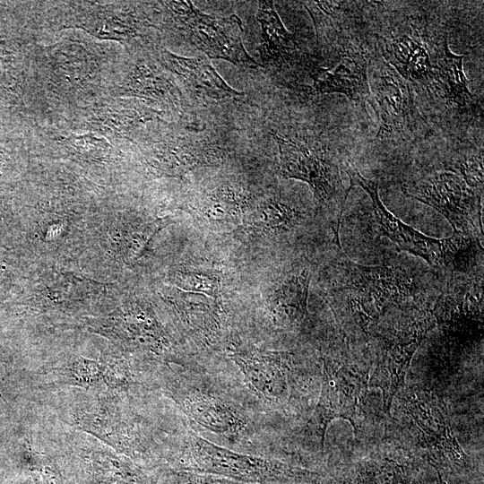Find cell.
<instances>
[{
  "mask_svg": "<svg viewBox=\"0 0 484 484\" xmlns=\"http://www.w3.org/2000/svg\"><path fill=\"white\" fill-rule=\"evenodd\" d=\"M346 172L350 183L349 192L351 187L359 186L368 194L381 235L390 238L401 249L420 256L435 268L454 270L466 265L476 239L458 234L442 239L426 236L402 222L385 207L376 181L363 177L350 166L347 167Z\"/></svg>",
  "mask_w": 484,
  "mask_h": 484,
  "instance_id": "obj_1",
  "label": "cell"
},
{
  "mask_svg": "<svg viewBox=\"0 0 484 484\" xmlns=\"http://www.w3.org/2000/svg\"><path fill=\"white\" fill-rule=\"evenodd\" d=\"M332 286L333 299L366 328L387 306L408 291L407 281L389 266H365L345 258Z\"/></svg>",
  "mask_w": 484,
  "mask_h": 484,
  "instance_id": "obj_2",
  "label": "cell"
},
{
  "mask_svg": "<svg viewBox=\"0 0 484 484\" xmlns=\"http://www.w3.org/2000/svg\"><path fill=\"white\" fill-rule=\"evenodd\" d=\"M403 193L442 213L454 234L477 239L482 235L480 194L454 171L433 174L413 185L402 186Z\"/></svg>",
  "mask_w": 484,
  "mask_h": 484,
  "instance_id": "obj_3",
  "label": "cell"
},
{
  "mask_svg": "<svg viewBox=\"0 0 484 484\" xmlns=\"http://www.w3.org/2000/svg\"><path fill=\"white\" fill-rule=\"evenodd\" d=\"M279 148L280 173L304 181L311 187L315 203L336 209L341 216L348 193L339 169L320 147L272 134Z\"/></svg>",
  "mask_w": 484,
  "mask_h": 484,
  "instance_id": "obj_4",
  "label": "cell"
},
{
  "mask_svg": "<svg viewBox=\"0 0 484 484\" xmlns=\"http://www.w3.org/2000/svg\"><path fill=\"white\" fill-rule=\"evenodd\" d=\"M192 43L210 58H220L240 66L255 68L260 65L246 51L241 39L242 22L233 14L217 19L198 10L190 1L165 2Z\"/></svg>",
  "mask_w": 484,
  "mask_h": 484,
  "instance_id": "obj_5",
  "label": "cell"
},
{
  "mask_svg": "<svg viewBox=\"0 0 484 484\" xmlns=\"http://www.w3.org/2000/svg\"><path fill=\"white\" fill-rule=\"evenodd\" d=\"M185 445V455L199 471L254 482L288 480L298 473L278 461L236 453L194 434L187 437Z\"/></svg>",
  "mask_w": 484,
  "mask_h": 484,
  "instance_id": "obj_6",
  "label": "cell"
},
{
  "mask_svg": "<svg viewBox=\"0 0 484 484\" xmlns=\"http://www.w3.org/2000/svg\"><path fill=\"white\" fill-rule=\"evenodd\" d=\"M75 427L110 445L120 454L134 455L143 448L141 434L123 411L115 392L82 403L73 415Z\"/></svg>",
  "mask_w": 484,
  "mask_h": 484,
  "instance_id": "obj_7",
  "label": "cell"
},
{
  "mask_svg": "<svg viewBox=\"0 0 484 484\" xmlns=\"http://www.w3.org/2000/svg\"><path fill=\"white\" fill-rule=\"evenodd\" d=\"M362 379L344 367L324 360L321 393L314 418L324 447L328 424L335 419L349 420L355 432L359 424V406L364 393Z\"/></svg>",
  "mask_w": 484,
  "mask_h": 484,
  "instance_id": "obj_8",
  "label": "cell"
},
{
  "mask_svg": "<svg viewBox=\"0 0 484 484\" xmlns=\"http://www.w3.org/2000/svg\"><path fill=\"white\" fill-rule=\"evenodd\" d=\"M428 317L414 321L410 327L395 330L386 339L369 382L382 390L384 409L389 413L393 399L402 386L411 361L429 328Z\"/></svg>",
  "mask_w": 484,
  "mask_h": 484,
  "instance_id": "obj_9",
  "label": "cell"
},
{
  "mask_svg": "<svg viewBox=\"0 0 484 484\" xmlns=\"http://www.w3.org/2000/svg\"><path fill=\"white\" fill-rule=\"evenodd\" d=\"M374 73L371 89L379 108L381 125L378 137L402 134L415 122V105L409 82L385 61Z\"/></svg>",
  "mask_w": 484,
  "mask_h": 484,
  "instance_id": "obj_10",
  "label": "cell"
},
{
  "mask_svg": "<svg viewBox=\"0 0 484 484\" xmlns=\"http://www.w3.org/2000/svg\"><path fill=\"white\" fill-rule=\"evenodd\" d=\"M229 356L249 387L263 400L276 402L288 393L290 353L245 347L234 350Z\"/></svg>",
  "mask_w": 484,
  "mask_h": 484,
  "instance_id": "obj_11",
  "label": "cell"
},
{
  "mask_svg": "<svg viewBox=\"0 0 484 484\" xmlns=\"http://www.w3.org/2000/svg\"><path fill=\"white\" fill-rule=\"evenodd\" d=\"M409 413L429 450H437L431 464L437 473L460 472L469 466L468 456L458 445L445 418L435 401L416 400L409 404Z\"/></svg>",
  "mask_w": 484,
  "mask_h": 484,
  "instance_id": "obj_12",
  "label": "cell"
},
{
  "mask_svg": "<svg viewBox=\"0 0 484 484\" xmlns=\"http://www.w3.org/2000/svg\"><path fill=\"white\" fill-rule=\"evenodd\" d=\"M176 399L189 419L218 436L235 439L247 428V419L242 411L220 396L189 390Z\"/></svg>",
  "mask_w": 484,
  "mask_h": 484,
  "instance_id": "obj_13",
  "label": "cell"
},
{
  "mask_svg": "<svg viewBox=\"0 0 484 484\" xmlns=\"http://www.w3.org/2000/svg\"><path fill=\"white\" fill-rule=\"evenodd\" d=\"M313 82L318 93H341L363 105L370 95L367 61L358 53L342 56L333 67L318 69Z\"/></svg>",
  "mask_w": 484,
  "mask_h": 484,
  "instance_id": "obj_14",
  "label": "cell"
},
{
  "mask_svg": "<svg viewBox=\"0 0 484 484\" xmlns=\"http://www.w3.org/2000/svg\"><path fill=\"white\" fill-rule=\"evenodd\" d=\"M161 59L168 69L183 78L197 93L217 99H237L244 95L231 88L204 58L178 56L165 50Z\"/></svg>",
  "mask_w": 484,
  "mask_h": 484,
  "instance_id": "obj_15",
  "label": "cell"
},
{
  "mask_svg": "<svg viewBox=\"0 0 484 484\" xmlns=\"http://www.w3.org/2000/svg\"><path fill=\"white\" fill-rule=\"evenodd\" d=\"M380 51L388 65L407 82L423 83L432 76V65L426 48L407 34L382 38Z\"/></svg>",
  "mask_w": 484,
  "mask_h": 484,
  "instance_id": "obj_16",
  "label": "cell"
},
{
  "mask_svg": "<svg viewBox=\"0 0 484 484\" xmlns=\"http://www.w3.org/2000/svg\"><path fill=\"white\" fill-rule=\"evenodd\" d=\"M256 19L261 24L262 39L258 48L263 61L281 66L296 49L294 37L284 27L272 1H260Z\"/></svg>",
  "mask_w": 484,
  "mask_h": 484,
  "instance_id": "obj_17",
  "label": "cell"
},
{
  "mask_svg": "<svg viewBox=\"0 0 484 484\" xmlns=\"http://www.w3.org/2000/svg\"><path fill=\"white\" fill-rule=\"evenodd\" d=\"M250 194L242 187L224 185L208 194L194 208L199 220L212 226L228 227L242 220Z\"/></svg>",
  "mask_w": 484,
  "mask_h": 484,
  "instance_id": "obj_18",
  "label": "cell"
},
{
  "mask_svg": "<svg viewBox=\"0 0 484 484\" xmlns=\"http://www.w3.org/2000/svg\"><path fill=\"white\" fill-rule=\"evenodd\" d=\"M309 281V271L303 269L281 281L270 294L269 308L275 322L294 323L304 319L307 312Z\"/></svg>",
  "mask_w": 484,
  "mask_h": 484,
  "instance_id": "obj_19",
  "label": "cell"
},
{
  "mask_svg": "<svg viewBox=\"0 0 484 484\" xmlns=\"http://www.w3.org/2000/svg\"><path fill=\"white\" fill-rule=\"evenodd\" d=\"M464 56L453 53L445 37L441 50L432 66V77L437 82L447 103L457 108L466 107L472 99L469 81L463 71Z\"/></svg>",
  "mask_w": 484,
  "mask_h": 484,
  "instance_id": "obj_20",
  "label": "cell"
},
{
  "mask_svg": "<svg viewBox=\"0 0 484 484\" xmlns=\"http://www.w3.org/2000/svg\"><path fill=\"white\" fill-rule=\"evenodd\" d=\"M223 153L219 146L204 140L182 138L167 145L162 152L161 167L169 174L182 176L195 168L213 164Z\"/></svg>",
  "mask_w": 484,
  "mask_h": 484,
  "instance_id": "obj_21",
  "label": "cell"
},
{
  "mask_svg": "<svg viewBox=\"0 0 484 484\" xmlns=\"http://www.w3.org/2000/svg\"><path fill=\"white\" fill-rule=\"evenodd\" d=\"M83 449V459L99 484H137L136 470L126 460L91 441Z\"/></svg>",
  "mask_w": 484,
  "mask_h": 484,
  "instance_id": "obj_22",
  "label": "cell"
},
{
  "mask_svg": "<svg viewBox=\"0 0 484 484\" xmlns=\"http://www.w3.org/2000/svg\"><path fill=\"white\" fill-rule=\"evenodd\" d=\"M301 219L300 212L271 198L262 203L249 216L247 226L261 233H277L291 229Z\"/></svg>",
  "mask_w": 484,
  "mask_h": 484,
  "instance_id": "obj_23",
  "label": "cell"
},
{
  "mask_svg": "<svg viewBox=\"0 0 484 484\" xmlns=\"http://www.w3.org/2000/svg\"><path fill=\"white\" fill-rule=\"evenodd\" d=\"M128 91L134 95L166 106L177 107L180 102V92L165 77L144 66L137 68Z\"/></svg>",
  "mask_w": 484,
  "mask_h": 484,
  "instance_id": "obj_24",
  "label": "cell"
},
{
  "mask_svg": "<svg viewBox=\"0 0 484 484\" xmlns=\"http://www.w3.org/2000/svg\"><path fill=\"white\" fill-rule=\"evenodd\" d=\"M58 371L56 375L60 382L68 385L90 389L103 384L102 364L93 359L77 358Z\"/></svg>",
  "mask_w": 484,
  "mask_h": 484,
  "instance_id": "obj_25",
  "label": "cell"
},
{
  "mask_svg": "<svg viewBox=\"0 0 484 484\" xmlns=\"http://www.w3.org/2000/svg\"><path fill=\"white\" fill-rule=\"evenodd\" d=\"M181 286L186 290L204 293L215 298L218 292V280L201 272H186L179 277Z\"/></svg>",
  "mask_w": 484,
  "mask_h": 484,
  "instance_id": "obj_26",
  "label": "cell"
},
{
  "mask_svg": "<svg viewBox=\"0 0 484 484\" xmlns=\"http://www.w3.org/2000/svg\"><path fill=\"white\" fill-rule=\"evenodd\" d=\"M165 484H232L228 481L196 476L188 473H177L169 476Z\"/></svg>",
  "mask_w": 484,
  "mask_h": 484,
  "instance_id": "obj_27",
  "label": "cell"
},
{
  "mask_svg": "<svg viewBox=\"0 0 484 484\" xmlns=\"http://www.w3.org/2000/svg\"><path fill=\"white\" fill-rule=\"evenodd\" d=\"M437 477H438V480H437L438 484H446L444 479H442L439 475H437Z\"/></svg>",
  "mask_w": 484,
  "mask_h": 484,
  "instance_id": "obj_28",
  "label": "cell"
}]
</instances>
